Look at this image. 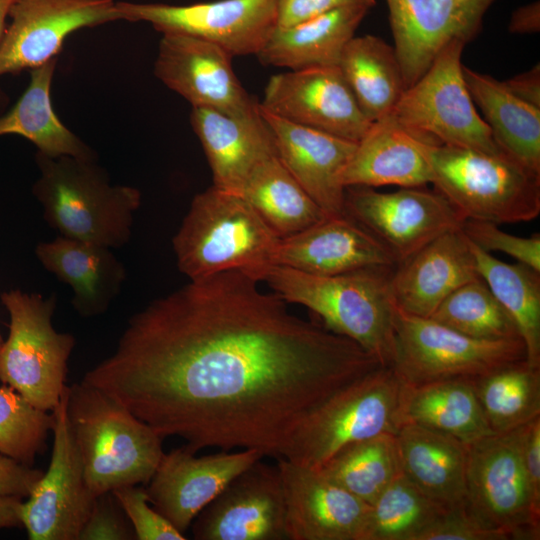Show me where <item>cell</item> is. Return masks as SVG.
I'll return each mask as SVG.
<instances>
[{
  "label": "cell",
  "instance_id": "b9f144b4",
  "mask_svg": "<svg viewBox=\"0 0 540 540\" xmlns=\"http://www.w3.org/2000/svg\"><path fill=\"white\" fill-rule=\"evenodd\" d=\"M118 504L127 516L138 540H185L161 513L149 506L147 490L129 485L112 491Z\"/></svg>",
  "mask_w": 540,
  "mask_h": 540
},
{
  "label": "cell",
  "instance_id": "816d5d0a",
  "mask_svg": "<svg viewBox=\"0 0 540 540\" xmlns=\"http://www.w3.org/2000/svg\"><path fill=\"white\" fill-rule=\"evenodd\" d=\"M15 0H0V43L3 39L9 12Z\"/></svg>",
  "mask_w": 540,
  "mask_h": 540
},
{
  "label": "cell",
  "instance_id": "ba28073f",
  "mask_svg": "<svg viewBox=\"0 0 540 540\" xmlns=\"http://www.w3.org/2000/svg\"><path fill=\"white\" fill-rule=\"evenodd\" d=\"M0 298L10 317L0 349V381L34 406L53 411L67 386V363L75 346L71 334L52 325L56 296L12 289Z\"/></svg>",
  "mask_w": 540,
  "mask_h": 540
},
{
  "label": "cell",
  "instance_id": "cb8c5ba5",
  "mask_svg": "<svg viewBox=\"0 0 540 540\" xmlns=\"http://www.w3.org/2000/svg\"><path fill=\"white\" fill-rule=\"evenodd\" d=\"M260 111L273 132L277 156L289 173L328 217L344 215L342 174L357 142Z\"/></svg>",
  "mask_w": 540,
  "mask_h": 540
},
{
  "label": "cell",
  "instance_id": "e575fe53",
  "mask_svg": "<svg viewBox=\"0 0 540 540\" xmlns=\"http://www.w3.org/2000/svg\"><path fill=\"white\" fill-rule=\"evenodd\" d=\"M478 275L512 318L526 349V361L540 368V272L505 263L473 244Z\"/></svg>",
  "mask_w": 540,
  "mask_h": 540
},
{
  "label": "cell",
  "instance_id": "1f68e13d",
  "mask_svg": "<svg viewBox=\"0 0 540 540\" xmlns=\"http://www.w3.org/2000/svg\"><path fill=\"white\" fill-rule=\"evenodd\" d=\"M57 58L30 70V81L14 106L0 116V136L18 135L49 157L72 156L96 160L95 152L56 114L51 86Z\"/></svg>",
  "mask_w": 540,
  "mask_h": 540
},
{
  "label": "cell",
  "instance_id": "7bdbcfd3",
  "mask_svg": "<svg viewBox=\"0 0 540 540\" xmlns=\"http://www.w3.org/2000/svg\"><path fill=\"white\" fill-rule=\"evenodd\" d=\"M417 540H509L478 520L465 505L450 509L422 532Z\"/></svg>",
  "mask_w": 540,
  "mask_h": 540
},
{
  "label": "cell",
  "instance_id": "277c9868",
  "mask_svg": "<svg viewBox=\"0 0 540 540\" xmlns=\"http://www.w3.org/2000/svg\"><path fill=\"white\" fill-rule=\"evenodd\" d=\"M36 162L40 176L33 193L44 219L60 236L107 248L129 241L141 205L137 188L112 185L96 160L37 152Z\"/></svg>",
  "mask_w": 540,
  "mask_h": 540
},
{
  "label": "cell",
  "instance_id": "3957f363",
  "mask_svg": "<svg viewBox=\"0 0 540 540\" xmlns=\"http://www.w3.org/2000/svg\"><path fill=\"white\" fill-rule=\"evenodd\" d=\"M67 418L94 497L151 480L164 454L153 428L111 394L83 381L68 386Z\"/></svg>",
  "mask_w": 540,
  "mask_h": 540
},
{
  "label": "cell",
  "instance_id": "8fae6325",
  "mask_svg": "<svg viewBox=\"0 0 540 540\" xmlns=\"http://www.w3.org/2000/svg\"><path fill=\"white\" fill-rule=\"evenodd\" d=\"M525 425L467 444L466 508L509 540L540 539L523 461Z\"/></svg>",
  "mask_w": 540,
  "mask_h": 540
},
{
  "label": "cell",
  "instance_id": "d590c367",
  "mask_svg": "<svg viewBox=\"0 0 540 540\" xmlns=\"http://www.w3.org/2000/svg\"><path fill=\"white\" fill-rule=\"evenodd\" d=\"M485 419L494 433L517 429L540 417V368L526 360L473 381Z\"/></svg>",
  "mask_w": 540,
  "mask_h": 540
},
{
  "label": "cell",
  "instance_id": "ffe728a7",
  "mask_svg": "<svg viewBox=\"0 0 540 540\" xmlns=\"http://www.w3.org/2000/svg\"><path fill=\"white\" fill-rule=\"evenodd\" d=\"M195 454L187 445L164 453L146 488L154 509L183 534L233 478L264 457L255 449Z\"/></svg>",
  "mask_w": 540,
  "mask_h": 540
},
{
  "label": "cell",
  "instance_id": "4fadbf2b",
  "mask_svg": "<svg viewBox=\"0 0 540 540\" xmlns=\"http://www.w3.org/2000/svg\"><path fill=\"white\" fill-rule=\"evenodd\" d=\"M278 0H217L187 5L116 1L123 20L149 23L161 34L212 42L233 57L256 55L276 27Z\"/></svg>",
  "mask_w": 540,
  "mask_h": 540
},
{
  "label": "cell",
  "instance_id": "f546056e",
  "mask_svg": "<svg viewBox=\"0 0 540 540\" xmlns=\"http://www.w3.org/2000/svg\"><path fill=\"white\" fill-rule=\"evenodd\" d=\"M469 94L499 149L540 175V108L512 94L503 81L463 65Z\"/></svg>",
  "mask_w": 540,
  "mask_h": 540
},
{
  "label": "cell",
  "instance_id": "ee69618b",
  "mask_svg": "<svg viewBox=\"0 0 540 540\" xmlns=\"http://www.w3.org/2000/svg\"><path fill=\"white\" fill-rule=\"evenodd\" d=\"M128 521L112 492L102 494L96 497L78 540L136 539L132 525Z\"/></svg>",
  "mask_w": 540,
  "mask_h": 540
},
{
  "label": "cell",
  "instance_id": "603a6c76",
  "mask_svg": "<svg viewBox=\"0 0 540 540\" xmlns=\"http://www.w3.org/2000/svg\"><path fill=\"white\" fill-rule=\"evenodd\" d=\"M270 264L314 275L397 266L388 251L345 214L326 217L302 232L280 239Z\"/></svg>",
  "mask_w": 540,
  "mask_h": 540
},
{
  "label": "cell",
  "instance_id": "7402d4cb",
  "mask_svg": "<svg viewBox=\"0 0 540 540\" xmlns=\"http://www.w3.org/2000/svg\"><path fill=\"white\" fill-rule=\"evenodd\" d=\"M479 278L469 239L460 229L446 232L399 263L390 278L400 311L429 318L463 284Z\"/></svg>",
  "mask_w": 540,
  "mask_h": 540
},
{
  "label": "cell",
  "instance_id": "44dd1931",
  "mask_svg": "<svg viewBox=\"0 0 540 540\" xmlns=\"http://www.w3.org/2000/svg\"><path fill=\"white\" fill-rule=\"evenodd\" d=\"M288 540H358L369 504L318 469L278 459Z\"/></svg>",
  "mask_w": 540,
  "mask_h": 540
},
{
  "label": "cell",
  "instance_id": "60d3db41",
  "mask_svg": "<svg viewBox=\"0 0 540 540\" xmlns=\"http://www.w3.org/2000/svg\"><path fill=\"white\" fill-rule=\"evenodd\" d=\"M461 230L476 246L486 252L498 251L540 272V235L520 237L500 230L497 224L465 220Z\"/></svg>",
  "mask_w": 540,
  "mask_h": 540
},
{
  "label": "cell",
  "instance_id": "74e56055",
  "mask_svg": "<svg viewBox=\"0 0 540 540\" xmlns=\"http://www.w3.org/2000/svg\"><path fill=\"white\" fill-rule=\"evenodd\" d=\"M448 510L425 496L401 471L369 505L358 540H417Z\"/></svg>",
  "mask_w": 540,
  "mask_h": 540
},
{
  "label": "cell",
  "instance_id": "f5cc1de1",
  "mask_svg": "<svg viewBox=\"0 0 540 540\" xmlns=\"http://www.w3.org/2000/svg\"><path fill=\"white\" fill-rule=\"evenodd\" d=\"M3 342H4V341H3L2 336H1V333H0V349H1V347H2Z\"/></svg>",
  "mask_w": 540,
  "mask_h": 540
},
{
  "label": "cell",
  "instance_id": "8992f818",
  "mask_svg": "<svg viewBox=\"0 0 540 540\" xmlns=\"http://www.w3.org/2000/svg\"><path fill=\"white\" fill-rule=\"evenodd\" d=\"M434 188L464 220L528 222L540 213V175L506 156L430 142Z\"/></svg>",
  "mask_w": 540,
  "mask_h": 540
},
{
  "label": "cell",
  "instance_id": "681fc988",
  "mask_svg": "<svg viewBox=\"0 0 540 540\" xmlns=\"http://www.w3.org/2000/svg\"><path fill=\"white\" fill-rule=\"evenodd\" d=\"M508 30L513 34H532L540 30V3L533 1L516 8L510 17Z\"/></svg>",
  "mask_w": 540,
  "mask_h": 540
},
{
  "label": "cell",
  "instance_id": "ac0fdd59",
  "mask_svg": "<svg viewBox=\"0 0 540 540\" xmlns=\"http://www.w3.org/2000/svg\"><path fill=\"white\" fill-rule=\"evenodd\" d=\"M497 0H385L406 88L453 41L465 45L481 32L484 16Z\"/></svg>",
  "mask_w": 540,
  "mask_h": 540
},
{
  "label": "cell",
  "instance_id": "ab89813d",
  "mask_svg": "<svg viewBox=\"0 0 540 540\" xmlns=\"http://www.w3.org/2000/svg\"><path fill=\"white\" fill-rule=\"evenodd\" d=\"M54 414L34 406L9 385L0 386V454L31 466L46 450Z\"/></svg>",
  "mask_w": 540,
  "mask_h": 540
},
{
  "label": "cell",
  "instance_id": "30bf717a",
  "mask_svg": "<svg viewBox=\"0 0 540 540\" xmlns=\"http://www.w3.org/2000/svg\"><path fill=\"white\" fill-rule=\"evenodd\" d=\"M464 47L460 41L445 46L405 89L390 115L427 141L501 154L466 86L461 62Z\"/></svg>",
  "mask_w": 540,
  "mask_h": 540
},
{
  "label": "cell",
  "instance_id": "d6a6232c",
  "mask_svg": "<svg viewBox=\"0 0 540 540\" xmlns=\"http://www.w3.org/2000/svg\"><path fill=\"white\" fill-rule=\"evenodd\" d=\"M337 66L371 122L389 116L406 89L394 47L378 36L352 37Z\"/></svg>",
  "mask_w": 540,
  "mask_h": 540
},
{
  "label": "cell",
  "instance_id": "5b68a950",
  "mask_svg": "<svg viewBox=\"0 0 540 540\" xmlns=\"http://www.w3.org/2000/svg\"><path fill=\"white\" fill-rule=\"evenodd\" d=\"M280 238L238 193L211 186L194 196L172 239L190 280L270 264Z\"/></svg>",
  "mask_w": 540,
  "mask_h": 540
},
{
  "label": "cell",
  "instance_id": "f907efd6",
  "mask_svg": "<svg viewBox=\"0 0 540 540\" xmlns=\"http://www.w3.org/2000/svg\"><path fill=\"white\" fill-rule=\"evenodd\" d=\"M22 498L0 497V529L23 527L21 520Z\"/></svg>",
  "mask_w": 540,
  "mask_h": 540
},
{
  "label": "cell",
  "instance_id": "7dc6e473",
  "mask_svg": "<svg viewBox=\"0 0 540 540\" xmlns=\"http://www.w3.org/2000/svg\"><path fill=\"white\" fill-rule=\"evenodd\" d=\"M523 461L532 502L540 512V417L524 426Z\"/></svg>",
  "mask_w": 540,
  "mask_h": 540
},
{
  "label": "cell",
  "instance_id": "83f0119b",
  "mask_svg": "<svg viewBox=\"0 0 540 540\" xmlns=\"http://www.w3.org/2000/svg\"><path fill=\"white\" fill-rule=\"evenodd\" d=\"M41 264L73 290L72 305L83 317L104 313L126 278L123 264L110 248L57 237L36 246Z\"/></svg>",
  "mask_w": 540,
  "mask_h": 540
},
{
  "label": "cell",
  "instance_id": "f1b7e54d",
  "mask_svg": "<svg viewBox=\"0 0 540 540\" xmlns=\"http://www.w3.org/2000/svg\"><path fill=\"white\" fill-rule=\"evenodd\" d=\"M374 6L346 5L290 27H275L256 56L264 65L288 70L336 66L345 45Z\"/></svg>",
  "mask_w": 540,
  "mask_h": 540
},
{
  "label": "cell",
  "instance_id": "7a4b0ae2",
  "mask_svg": "<svg viewBox=\"0 0 540 540\" xmlns=\"http://www.w3.org/2000/svg\"><path fill=\"white\" fill-rule=\"evenodd\" d=\"M394 269L314 275L266 264L244 272L266 284L286 303L308 308L322 319L327 330L351 339L389 367L396 310L390 290Z\"/></svg>",
  "mask_w": 540,
  "mask_h": 540
},
{
  "label": "cell",
  "instance_id": "e0dca14e",
  "mask_svg": "<svg viewBox=\"0 0 540 540\" xmlns=\"http://www.w3.org/2000/svg\"><path fill=\"white\" fill-rule=\"evenodd\" d=\"M232 58L212 42L164 33L158 44L154 74L192 108L251 113L259 108V102L242 86L233 70Z\"/></svg>",
  "mask_w": 540,
  "mask_h": 540
},
{
  "label": "cell",
  "instance_id": "7c38bea8",
  "mask_svg": "<svg viewBox=\"0 0 540 540\" xmlns=\"http://www.w3.org/2000/svg\"><path fill=\"white\" fill-rule=\"evenodd\" d=\"M344 214L370 233L397 265L465 221L443 194L425 186L393 192L345 187Z\"/></svg>",
  "mask_w": 540,
  "mask_h": 540
},
{
  "label": "cell",
  "instance_id": "f35d334b",
  "mask_svg": "<svg viewBox=\"0 0 540 540\" xmlns=\"http://www.w3.org/2000/svg\"><path fill=\"white\" fill-rule=\"evenodd\" d=\"M429 318L476 339H521L512 318L480 277L454 290Z\"/></svg>",
  "mask_w": 540,
  "mask_h": 540
},
{
  "label": "cell",
  "instance_id": "2e32d148",
  "mask_svg": "<svg viewBox=\"0 0 540 540\" xmlns=\"http://www.w3.org/2000/svg\"><path fill=\"white\" fill-rule=\"evenodd\" d=\"M259 105L288 122L354 142L372 124L337 65L288 70L271 76Z\"/></svg>",
  "mask_w": 540,
  "mask_h": 540
},
{
  "label": "cell",
  "instance_id": "52a82bcc",
  "mask_svg": "<svg viewBox=\"0 0 540 540\" xmlns=\"http://www.w3.org/2000/svg\"><path fill=\"white\" fill-rule=\"evenodd\" d=\"M403 383L382 366L315 408L296 430L283 457L318 469L343 447L382 433L396 434Z\"/></svg>",
  "mask_w": 540,
  "mask_h": 540
},
{
  "label": "cell",
  "instance_id": "4316f807",
  "mask_svg": "<svg viewBox=\"0 0 540 540\" xmlns=\"http://www.w3.org/2000/svg\"><path fill=\"white\" fill-rule=\"evenodd\" d=\"M402 473L430 500L446 509L466 503L467 444L417 424L395 434Z\"/></svg>",
  "mask_w": 540,
  "mask_h": 540
},
{
  "label": "cell",
  "instance_id": "4dcf8cb0",
  "mask_svg": "<svg viewBox=\"0 0 540 540\" xmlns=\"http://www.w3.org/2000/svg\"><path fill=\"white\" fill-rule=\"evenodd\" d=\"M399 419L401 425L417 424L465 444L494 433L485 419L473 381L403 384Z\"/></svg>",
  "mask_w": 540,
  "mask_h": 540
},
{
  "label": "cell",
  "instance_id": "484cf974",
  "mask_svg": "<svg viewBox=\"0 0 540 540\" xmlns=\"http://www.w3.org/2000/svg\"><path fill=\"white\" fill-rule=\"evenodd\" d=\"M428 143L391 115L374 121L357 142L343 171L342 184L372 188L426 186L433 180Z\"/></svg>",
  "mask_w": 540,
  "mask_h": 540
},
{
  "label": "cell",
  "instance_id": "8d00e7d4",
  "mask_svg": "<svg viewBox=\"0 0 540 540\" xmlns=\"http://www.w3.org/2000/svg\"><path fill=\"white\" fill-rule=\"evenodd\" d=\"M318 470L367 504H372L401 473L395 434L382 433L351 443Z\"/></svg>",
  "mask_w": 540,
  "mask_h": 540
},
{
  "label": "cell",
  "instance_id": "f6af8a7d",
  "mask_svg": "<svg viewBox=\"0 0 540 540\" xmlns=\"http://www.w3.org/2000/svg\"><path fill=\"white\" fill-rule=\"evenodd\" d=\"M358 3L376 5L375 0H278L276 27H290L333 9Z\"/></svg>",
  "mask_w": 540,
  "mask_h": 540
},
{
  "label": "cell",
  "instance_id": "bcb514c9",
  "mask_svg": "<svg viewBox=\"0 0 540 540\" xmlns=\"http://www.w3.org/2000/svg\"><path fill=\"white\" fill-rule=\"evenodd\" d=\"M44 472L0 454V497H29Z\"/></svg>",
  "mask_w": 540,
  "mask_h": 540
},
{
  "label": "cell",
  "instance_id": "6da1fadb",
  "mask_svg": "<svg viewBox=\"0 0 540 540\" xmlns=\"http://www.w3.org/2000/svg\"><path fill=\"white\" fill-rule=\"evenodd\" d=\"M259 284L242 270L190 280L134 314L115 352L82 381L195 452L283 458L315 408L383 365Z\"/></svg>",
  "mask_w": 540,
  "mask_h": 540
},
{
  "label": "cell",
  "instance_id": "d4e9b609",
  "mask_svg": "<svg viewBox=\"0 0 540 540\" xmlns=\"http://www.w3.org/2000/svg\"><path fill=\"white\" fill-rule=\"evenodd\" d=\"M190 123L209 163L213 186L241 193L251 172L277 155L273 132L260 111L228 114L194 107Z\"/></svg>",
  "mask_w": 540,
  "mask_h": 540
},
{
  "label": "cell",
  "instance_id": "5bb4252c",
  "mask_svg": "<svg viewBox=\"0 0 540 540\" xmlns=\"http://www.w3.org/2000/svg\"><path fill=\"white\" fill-rule=\"evenodd\" d=\"M67 399L68 386L52 411L55 420L48 470L21 506L22 525L30 540H78L95 503L69 427Z\"/></svg>",
  "mask_w": 540,
  "mask_h": 540
},
{
  "label": "cell",
  "instance_id": "d6986e66",
  "mask_svg": "<svg viewBox=\"0 0 540 540\" xmlns=\"http://www.w3.org/2000/svg\"><path fill=\"white\" fill-rule=\"evenodd\" d=\"M192 533L197 540L287 539L278 467L251 464L195 517Z\"/></svg>",
  "mask_w": 540,
  "mask_h": 540
},
{
  "label": "cell",
  "instance_id": "836d02e7",
  "mask_svg": "<svg viewBox=\"0 0 540 540\" xmlns=\"http://www.w3.org/2000/svg\"><path fill=\"white\" fill-rule=\"evenodd\" d=\"M240 194L280 239L328 217L277 155L264 160L251 172Z\"/></svg>",
  "mask_w": 540,
  "mask_h": 540
},
{
  "label": "cell",
  "instance_id": "c3c4849f",
  "mask_svg": "<svg viewBox=\"0 0 540 540\" xmlns=\"http://www.w3.org/2000/svg\"><path fill=\"white\" fill-rule=\"evenodd\" d=\"M507 89L519 99L540 108V66L503 81Z\"/></svg>",
  "mask_w": 540,
  "mask_h": 540
},
{
  "label": "cell",
  "instance_id": "9c48e42d",
  "mask_svg": "<svg viewBox=\"0 0 540 540\" xmlns=\"http://www.w3.org/2000/svg\"><path fill=\"white\" fill-rule=\"evenodd\" d=\"M393 327L389 367L408 386L448 380L475 381L526 360L522 339H476L431 318L409 315L397 308Z\"/></svg>",
  "mask_w": 540,
  "mask_h": 540
},
{
  "label": "cell",
  "instance_id": "9a60e30c",
  "mask_svg": "<svg viewBox=\"0 0 540 540\" xmlns=\"http://www.w3.org/2000/svg\"><path fill=\"white\" fill-rule=\"evenodd\" d=\"M0 43V77L53 60L74 32L123 20L114 0H15Z\"/></svg>",
  "mask_w": 540,
  "mask_h": 540
}]
</instances>
